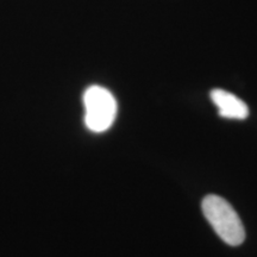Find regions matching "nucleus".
Wrapping results in <instances>:
<instances>
[{"label": "nucleus", "instance_id": "obj_1", "mask_svg": "<svg viewBox=\"0 0 257 257\" xmlns=\"http://www.w3.org/2000/svg\"><path fill=\"white\" fill-rule=\"evenodd\" d=\"M202 212L221 240L229 245H240L245 239V230L234 208L218 195L210 194L202 200Z\"/></svg>", "mask_w": 257, "mask_h": 257}, {"label": "nucleus", "instance_id": "obj_2", "mask_svg": "<svg viewBox=\"0 0 257 257\" xmlns=\"http://www.w3.org/2000/svg\"><path fill=\"white\" fill-rule=\"evenodd\" d=\"M85 124L92 133H104L113 124L117 115V101L107 88L91 86L83 93Z\"/></svg>", "mask_w": 257, "mask_h": 257}, {"label": "nucleus", "instance_id": "obj_3", "mask_svg": "<svg viewBox=\"0 0 257 257\" xmlns=\"http://www.w3.org/2000/svg\"><path fill=\"white\" fill-rule=\"evenodd\" d=\"M211 99L218 107L219 115L229 119H245L249 115L248 105L232 93L224 89H213Z\"/></svg>", "mask_w": 257, "mask_h": 257}]
</instances>
